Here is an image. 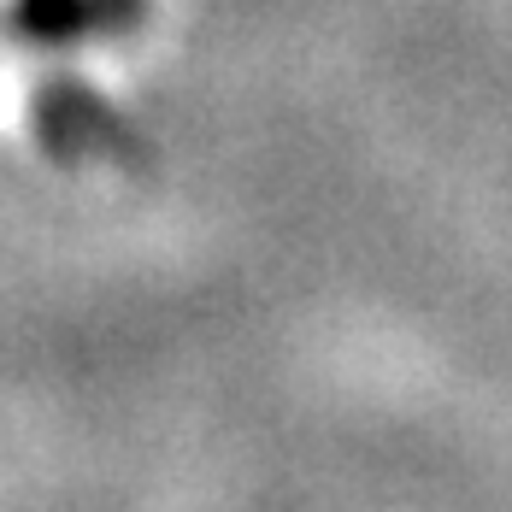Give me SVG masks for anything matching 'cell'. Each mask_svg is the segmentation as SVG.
<instances>
[{
  "label": "cell",
  "mask_w": 512,
  "mask_h": 512,
  "mask_svg": "<svg viewBox=\"0 0 512 512\" xmlns=\"http://www.w3.org/2000/svg\"><path fill=\"white\" fill-rule=\"evenodd\" d=\"M136 12H142V0H6L0 30L18 48L59 53V48H77V42H95V36L130 30Z\"/></svg>",
  "instance_id": "6da1fadb"
}]
</instances>
